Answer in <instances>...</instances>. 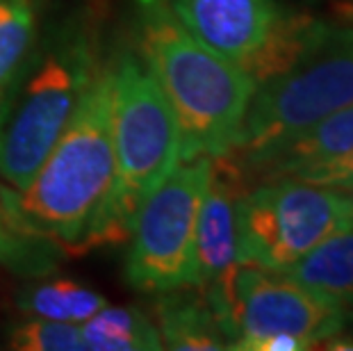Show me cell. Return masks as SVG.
Wrapping results in <instances>:
<instances>
[{"label":"cell","mask_w":353,"mask_h":351,"mask_svg":"<svg viewBox=\"0 0 353 351\" xmlns=\"http://www.w3.org/2000/svg\"><path fill=\"white\" fill-rule=\"evenodd\" d=\"M99 30L89 12H73L37 37L0 101V181L23 190L76 114L101 71Z\"/></svg>","instance_id":"cell-2"},{"label":"cell","mask_w":353,"mask_h":351,"mask_svg":"<svg viewBox=\"0 0 353 351\" xmlns=\"http://www.w3.org/2000/svg\"><path fill=\"white\" fill-rule=\"evenodd\" d=\"M7 342L17 351H85L80 324L30 315L12 326Z\"/></svg>","instance_id":"cell-16"},{"label":"cell","mask_w":353,"mask_h":351,"mask_svg":"<svg viewBox=\"0 0 353 351\" xmlns=\"http://www.w3.org/2000/svg\"><path fill=\"white\" fill-rule=\"evenodd\" d=\"M134 50L162 89L180 130V160L235 151L255 82L208 48L171 12L167 0H137Z\"/></svg>","instance_id":"cell-1"},{"label":"cell","mask_w":353,"mask_h":351,"mask_svg":"<svg viewBox=\"0 0 353 351\" xmlns=\"http://www.w3.org/2000/svg\"><path fill=\"white\" fill-rule=\"evenodd\" d=\"M108 303L94 288L76 279H50L28 285L19 294V310L30 317L55 319V322L85 324Z\"/></svg>","instance_id":"cell-14"},{"label":"cell","mask_w":353,"mask_h":351,"mask_svg":"<svg viewBox=\"0 0 353 351\" xmlns=\"http://www.w3.org/2000/svg\"><path fill=\"white\" fill-rule=\"evenodd\" d=\"M278 178H296V181L328 185V188H347V185H353V151L335 155L330 160L305 164Z\"/></svg>","instance_id":"cell-17"},{"label":"cell","mask_w":353,"mask_h":351,"mask_svg":"<svg viewBox=\"0 0 353 351\" xmlns=\"http://www.w3.org/2000/svg\"><path fill=\"white\" fill-rule=\"evenodd\" d=\"M112 183L82 253L128 242L141 203L180 162V130L134 48L112 62Z\"/></svg>","instance_id":"cell-3"},{"label":"cell","mask_w":353,"mask_h":351,"mask_svg":"<svg viewBox=\"0 0 353 351\" xmlns=\"http://www.w3.org/2000/svg\"><path fill=\"white\" fill-rule=\"evenodd\" d=\"M167 5L196 39L255 85L294 64L326 26L278 0H167Z\"/></svg>","instance_id":"cell-6"},{"label":"cell","mask_w":353,"mask_h":351,"mask_svg":"<svg viewBox=\"0 0 353 351\" xmlns=\"http://www.w3.org/2000/svg\"><path fill=\"white\" fill-rule=\"evenodd\" d=\"M155 326L162 347L176 351L228 349V338L201 288L183 285L155 299Z\"/></svg>","instance_id":"cell-11"},{"label":"cell","mask_w":353,"mask_h":351,"mask_svg":"<svg viewBox=\"0 0 353 351\" xmlns=\"http://www.w3.org/2000/svg\"><path fill=\"white\" fill-rule=\"evenodd\" d=\"M246 176L230 155L212 158L194 233L190 285L205 290L239 263V199Z\"/></svg>","instance_id":"cell-9"},{"label":"cell","mask_w":353,"mask_h":351,"mask_svg":"<svg viewBox=\"0 0 353 351\" xmlns=\"http://www.w3.org/2000/svg\"><path fill=\"white\" fill-rule=\"evenodd\" d=\"M212 158L180 160L148 194L134 217L125 256V283L137 292L190 285L194 233Z\"/></svg>","instance_id":"cell-8"},{"label":"cell","mask_w":353,"mask_h":351,"mask_svg":"<svg viewBox=\"0 0 353 351\" xmlns=\"http://www.w3.org/2000/svg\"><path fill=\"white\" fill-rule=\"evenodd\" d=\"M344 194V201H347V210H349V221H353V185H347V188H340Z\"/></svg>","instance_id":"cell-18"},{"label":"cell","mask_w":353,"mask_h":351,"mask_svg":"<svg viewBox=\"0 0 353 351\" xmlns=\"http://www.w3.org/2000/svg\"><path fill=\"white\" fill-rule=\"evenodd\" d=\"M41 0H0V101L39 37Z\"/></svg>","instance_id":"cell-15"},{"label":"cell","mask_w":353,"mask_h":351,"mask_svg":"<svg viewBox=\"0 0 353 351\" xmlns=\"http://www.w3.org/2000/svg\"><path fill=\"white\" fill-rule=\"evenodd\" d=\"M353 106V26H324L283 73L255 85L232 158H246Z\"/></svg>","instance_id":"cell-4"},{"label":"cell","mask_w":353,"mask_h":351,"mask_svg":"<svg viewBox=\"0 0 353 351\" xmlns=\"http://www.w3.org/2000/svg\"><path fill=\"white\" fill-rule=\"evenodd\" d=\"M85 351H157L162 347L160 331L137 305H110L80 324Z\"/></svg>","instance_id":"cell-13"},{"label":"cell","mask_w":353,"mask_h":351,"mask_svg":"<svg viewBox=\"0 0 353 351\" xmlns=\"http://www.w3.org/2000/svg\"><path fill=\"white\" fill-rule=\"evenodd\" d=\"M349 221L340 188L267 178L239 199V263L285 272Z\"/></svg>","instance_id":"cell-7"},{"label":"cell","mask_w":353,"mask_h":351,"mask_svg":"<svg viewBox=\"0 0 353 351\" xmlns=\"http://www.w3.org/2000/svg\"><path fill=\"white\" fill-rule=\"evenodd\" d=\"M347 3H353V0H347Z\"/></svg>","instance_id":"cell-20"},{"label":"cell","mask_w":353,"mask_h":351,"mask_svg":"<svg viewBox=\"0 0 353 351\" xmlns=\"http://www.w3.org/2000/svg\"><path fill=\"white\" fill-rule=\"evenodd\" d=\"M283 274L326 303L353 310V221L335 228Z\"/></svg>","instance_id":"cell-12"},{"label":"cell","mask_w":353,"mask_h":351,"mask_svg":"<svg viewBox=\"0 0 353 351\" xmlns=\"http://www.w3.org/2000/svg\"><path fill=\"white\" fill-rule=\"evenodd\" d=\"M353 151V106L333 112L310 128L272 144L246 158H230L244 171L246 181H267L285 176L305 164L330 160Z\"/></svg>","instance_id":"cell-10"},{"label":"cell","mask_w":353,"mask_h":351,"mask_svg":"<svg viewBox=\"0 0 353 351\" xmlns=\"http://www.w3.org/2000/svg\"><path fill=\"white\" fill-rule=\"evenodd\" d=\"M228 338V349L260 351L267 340L290 335L310 349L347 328V312L314 297L288 274L237 263L203 290Z\"/></svg>","instance_id":"cell-5"},{"label":"cell","mask_w":353,"mask_h":351,"mask_svg":"<svg viewBox=\"0 0 353 351\" xmlns=\"http://www.w3.org/2000/svg\"><path fill=\"white\" fill-rule=\"evenodd\" d=\"M347 322H349L347 326L351 328V338H353V310H349V312H347Z\"/></svg>","instance_id":"cell-19"}]
</instances>
